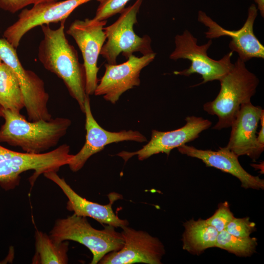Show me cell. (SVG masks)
<instances>
[{"instance_id":"6da1fadb","label":"cell","mask_w":264,"mask_h":264,"mask_svg":"<svg viewBox=\"0 0 264 264\" xmlns=\"http://www.w3.org/2000/svg\"><path fill=\"white\" fill-rule=\"evenodd\" d=\"M66 21L61 22L57 29L49 24L41 26L43 39L38 47L40 62L47 70L61 79L72 98L84 112L86 92V73L79 62L78 53L67 40L65 33Z\"/></svg>"},{"instance_id":"7a4b0ae2","label":"cell","mask_w":264,"mask_h":264,"mask_svg":"<svg viewBox=\"0 0 264 264\" xmlns=\"http://www.w3.org/2000/svg\"><path fill=\"white\" fill-rule=\"evenodd\" d=\"M4 123L0 129V142L20 147L25 153L41 154L55 147L71 124L65 117L30 121L20 113L2 110Z\"/></svg>"},{"instance_id":"3957f363","label":"cell","mask_w":264,"mask_h":264,"mask_svg":"<svg viewBox=\"0 0 264 264\" xmlns=\"http://www.w3.org/2000/svg\"><path fill=\"white\" fill-rule=\"evenodd\" d=\"M219 81L220 89L215 99L203 105L205 111L218 117V122L212 128L218 130L231 127L241 106L251 101L259 83L256 75L239 58Z\"/></svg>"},{"instance_id":"277c9868","label":"cell","mask_w":264,"mask_h":264,"mask_svg":"<svg viewBox=\"0 0 264 264\" xmlns=\"http://www.w3.org/2000/svg\"><path fill=\"white\" fill-rule=\"evenodd\" d=\"M73 157L66 144L50 152L37 154L18 152L0 145V185L6 191L13 189L19 185L22 173L33 170L29 178L32 187L40 175L57 172L61 167L68 165Z\"/></svg>"},{"instance_id":"5b68a950","label":"cell","mask_w":264,"mask_h":264,"mask_svg":"<svg viewBox=\"0 0 264 264\" xmlns=\"http://www.w3.org/2000/svg\"><path fill=\"white\" fill-rule=\"evenodd\" d=\"M55 241H73L87 247L92 254L91 264H99L107 254L120 249L124 244L121 233L107 225L103 229L93 228L87 217L74 214L56 220L49 233Z\"/></svg>"},{"instance_id":"8992f818","label":"cell","mask_w":264,"mask_h":264,"mask_svg":"<svg viewBox=\"0 0 264 264\" xmlns=\"http://www.w3.org/2000/svg\"><path fill=\"white\" fill-rule=\"evenodd\" d=\"M175 48L170 58L173 60L179 59L190 61L188 68L175 71L176 75L189 76L197 73L201 76L202 81L198 86L214 80L220 81L232 68L233 51H231L219 60L210 58L207 51L212 44V39L202 45L198 44L197 39L188 30L175 37Z\"/></svg>"},{"instance_id":"52a82bcc","label":"cell","mask_w":264,"mask_h":264,"mask_svg":"<svg viewBox=\"0 0 264 264\" xmlns=\"http://www.w3.org/2000/svg\"><path fill=\"white\" fill-rule=\"evenodd\" d=\"M142 1L136 0L133 4L125 8L113 23L104 27L107 41L101 49L100 55L108 64H116L120 53L128 58L135 52H139L143 55L154 52L150 37L148 35L140 37L133 30Z\"/></svg>"},{"instance_id":"ba28073f","label":"cell","mask_w":264,"mask_h":264,"mask_svg":"<svg viewBox=\"0 0 264 264\" xmlns=\"http://www.w3.org/2000/svg\"><path fill=\"white\" fill-rule=\"evenodd\" d=\"M16 49L4 38H0V58L12 69L19 80L28 120H49L52 118L47 108L49 96L44 82L34 71L23 67Z\"/></svg>"},{"instance_id":"9c48e42d","label":"cell","mask_w":264,"mask_h":264,"mask_svg":"<svg viewBox=\"0 0 264 264\" xmlns=\"http://www.w3.org/2000/svg\"><path fill=\"white\" fill-rule=\"evenodd\" d=\"M106 23L107 20L99 21L93 18L76 20L66 31L81 51L86 73V92L88 95L94 94L99 82L97 62L106 41L104 31Z\"/></svg>"},{"instance_id":"30bf717a","label":"cell","mask_w":264,"mask_h":264,"mask_svg":"<svg viewBox=\"0 0 264 264\" xmlns=\"http://www.w3.org/2000/svg\"><path fill=\"white\" fill-rule=\"evenodd\" d=\"M90 0L51 1L24 9L19 15L17 21L5 30L3 38L17 48L23 36L32 29L43 24L66 21L77 7ZM97 0L100 2L102 0Z\"/></svg>"},{"instance_id":"8fae6325","label":"cell","mask_w":264,"mask_h":264,"mask_svg":"<svg viewBox=\"0 0 264 264\" xmlns=\"http://www.w3.org/2000/svg\"><path fill=\"white\" fill-rule=\"evenodd\" d=\"M124 239L122 247L105 255L100 264H161L165 253V247L159 239L148 232L122 227Z\"/></svg>"},{"instance_id":"7c38bea8","label":"cell","mask_w":264,"mask_h":264,"mask_svg":"<svg viewBox=\"0 0 264 264\" xmlns=\"http://www.w3.org/2000/svg\"><path fill=\"white\" fill-rule=\"evenodd\" d=\"M185 121L183 127L175 130L161 132L153 130L150 140L141 149L132 152L122 151L117 155L125 162L134 155L141 161L159 153L169 155L173 149L195 140L212 125L209 120L193 115L187 116Z\"/></svg>"},{"instance_id":"4fadbf2b","label":"cell","mask_w":264,"mask_h":264,"mask_svg":"<svg viewBox=\"0 0 264 264\" xmlns=\"http://www.w3.org/2000/svg\"><path fill=\"white\" fill-rule=\"evenodd\" d=\"M155 55L154 52L140 57L132 54L122 64H105V73L94 94L103 96L106 101L115 104L123 93L140 85L141 70L154 59Z\"/></svg>"},{"instance_id":"5bb4252c","label":"cell","mask_w":264,"mask_h":264,"mask_svg":"<svg viewBox=\"0 0 264 264\" xmlns=\"http://www.w3.org/2000/svg\"><path fill=\"white\" fill-rule=\"evenodd\" d=\"M256 6L252 4L249 7L247 19L241 28L237 30L225 29L213 21L202 11L198 13V20L208 29L205 33L209 39L221 36L231 38L229 47L233 52L237 53L239 58L244 62L254 58H264V46L255 35L253 27L258 15Z\"/></svg>"},{"instance_id":"9a60e30c","label":"cell","mask_w":264,"mask_h":264,"mask_svg":"<svg viewBox=\"0 0 264 264\" xmlns=\"http://www.w3.org/2000/svg\"><path fill=\"white\" fill-rule=\"evenodd\" d=\"M83 112L86 116V141L80 151L73 155L68 165L73 172L81 170L92 155L102 151L107 145L125 141H147L146 137L138 131L123 130L112 132L104 129L92 115L89 95H87L85 99Z\"/></svg>"},{"instance_id":"2e32d148","label":"cell","mask_w":264,"mask_h":264,"mask_svg":"<svg viewBox=\"0 0 264 264\" xmlns=\"http://www.w3.org/2000/svg\"><path fill=\"white\" fill-rule=\"evenodd\" d=\"M44 176L57 185L67 197L66 209L73 214L85 217L91 218L101 224L114 227L129 225L126 220L120 219L113 212L112 205L115 201L122 198L120 194L112 192L108 195L109 203L102 205L90 201L83 198L74 191L64 178L60 177L57 172L44 173Z\"/></svg>"},{"instance_id":"e0dca14e","label":"cell","mask_w":264,"mask_h":264,"mask_svg":"<svg viewBox=\"0 0 264 264\" xmlns=\"http://www.w3.org/2000/svg\"><path fill=\"white\" fill-rule=\"evenodd\" d=\"M263 110L251 101L242 104L230 127V136L225 147L239 157L247 155L253 160L257 159L263 153L258 147L256 134Z\"/></svg>"},{"instance_id":"ac0fdd59","label":"cell","mask_w":264,"mask_h":264,"mask_svg":"<svg viewBox=\"0 0 264 264\" xmlns=\"http://www.w3.org/2000/svg\"><path fill=\"white\" fill-rule=\"evenodd\" d=\"M177 149L183 154L201 160L207 167L215 168L235 176L240 181L243 188L256 190L264 188V179L245 171L239 162V156L225 147L212 151L198 149L185 144Z\"/></svg>"},{"instance_id":"d6986e66","label":"cell","mask_w":264,"mask_h":264,"mask_svg":"<svg viewBox=\"0 0 264 264\" xmlns=\"http://www.w3.org/2000/svg\"><path fill=\"white\" fill-rule=\"evenodd\" d=\"M182 248L193 255H199L205 250L215 247L219 232L205 220L191 219L183 224Z\"/></svg>"},{"instance_id":"ffe728a7","label":"cell","mask_w":264,"mask_h":264,"mask_svg":"<svg viewBox=\"0 0 264 264\" xmlns=\"http://www.w3.org/2000/svg\"><path fill=\"white\" fill-rule=\"evenodd\" d=\"M35 253L32 264H66L68 263L67 241L58 242L49 235L39 230L35 233Z\"/></svg>"},{"instance_id":"44dd1931","label":"cell","mask_w":264,"mask_h":264,"mask_svg":"<svg viewBox=\"0 0 264 264\" xmlns=\"http://www.w3.org/2000/svg\"><path fill=\"white\" fill-rule=\"evenodd\" d=\"M0 106L2 110L20 113L24 101L19 80L7 65H0Z\"/></svg>"},{"instance_id":"7402d4cb","label":"cell","mask_w":264,"mask_h":264,"mask_svg":"<svg viewBox=\"0 0 264 264\" xmlns=\"http://www.w3.org/2000/svg\"><path fill=\"white\" fill-rule=\"evenodd\" d=\"M258 245L256 238L233 236L225 230L219 232L215 247L239 257H250L256 252Z\"/></svg>"},{"instance_id":"603a6c76","label":"cell","mask_w":264,"mask_h":264,"mask_svg":"<svg viewBox=\"0 0 264 264\" xmlns=\"http://www.w3.org/2000/svg\"><path fill=\"white\" fill-rule=\"evenodd\" d=\"M234 217L228 202L225 201L220 203L214 214L205 220L209 224L220 232L225 229Z\"/></svg>"},{"instance_id":"cb8c5ba5","label":"cell","mask_w":264,"mask_h":264,"mask_svg":"<svg viewBox=\"0 0 264 264\" xmlns=\"http://www.w3.org/2000/svg\"><path fill=\"white\" fill-rule=\"evenodd\" d=\"M130 0H102L97 9L94 19L106 20L117 13H120Z\"/></svg>"},{"instance_id":"d4e9b609","label":"cell","mask_w":264,"mask_h":264,"mask_svg":"<svg viewBox=\"0 0 264 264\" xmlns=\"http://www.w3.org/2000/svg\"><path fill=\"white\" fill-rule=\"evenodd\" d=\"M224 230L236 237H247L256 230V224L251 221L248 217L237 218L234 217Z\"/></svg>"},{"instance_id":"484cf974","label":"cell","mask_w":264,"mask_h":264,"mask_svg":"<svg viewBox=\"0 0 264 264\" xmlns=\"http://www.w3.org/2000/svg\"><path fill=\"white\" fill-rule=\"evenodd\" d=\"M59 0H0V8L4 11L15 13L26 6Z\"/></svg>"},{"instance_id":"4316f807","label":"cell","mask_w":264,"mask_h":264,"mask_svg":"<svg viewBox=\"0 0 264 264\" xmlns=\"http://www.w3.org/2000/svg\"><path fill=\"white\" fill-rule=\"evenodd\" d=\"M260 121L261 127L257 136V141L259 149L263 152L264 150V110L262 112Z\"/></svg>"},{"instance_id":"83f0119b","label":"cell","mask_w":264,"mask_h":264,"mask_svg":"<svg viewBox=\"0 0 264 264\" xmlns=\"http://www.w3.org/2000/svg\"><path fill=\"white\" fill-rule=\"evenodd\" d=\"M257 4V9L259 10L261 16L264 17V0H254Z\"/></svg>"},{"instance_id":"f1b7e54d","label":"cell","mask_w":264,"mask_h":264,"mask_svg":"<svg viewBox=\"0 0 264 264\" xmlns=\"http://www.w3.org/2000/svg\"><path fill=\"white\" fill-rule=\"evenodd\" d=\"M2 109L0 106V117H3Z\"/></svg>"},{"instance_id":"f546056e","label":"cell","mask_w":264,"mask_h":264,"mask_svg":"<svg viewBox=\"0 0 264 264\" xmlns=\"http://www.w3.org/2000/svg\"><path fill=\"white\" fill-rule=\"evenodd\" d=\"M2 63V61H1V59L0 58V65Z\"/></svg>"}]
</instances>
